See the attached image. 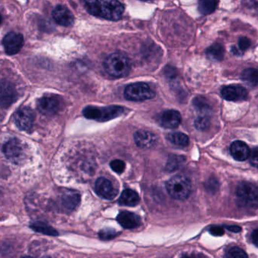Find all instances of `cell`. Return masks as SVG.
Here are the masks:
<instances>
[{
  "label": "cell",
  "instance_id": "cell-1",
  "mask_svg": "<svg viewBox=\"0 0 258 258\" xmlns=\"http://www.w3.org/2000/svg\"><path fill=\"white\" fill-rule=\"evenodd\" d=\"M85 7L90 15L110 21H118L125 12V6L118 1H87Z\"/></svg>",
  "mask_w": 258,
  "mask_h": 258
},
{
  "label": "cell",
  "instance_id": "cell-2",
  "mask_svg": "<svg viewBox=\"0 0 258 258\" xmlns=\"http://www.w3.org/2000/svg\"><path fill=\"white\" fill-rule=\"evenodd\" d=\"M104 67L111 77L120 78L129 74L131 65L129 59L121 53H116L110 55L104 62Z\"/></svg>",
  "mask_w": 258,
  "mask_h": 258
},
{
  "label": "cell",
  "instance_id": "cell-3",
  "mask_svg": "<svg viewBox=\"0 0 258 258\" xmlns=\"http://www.w3.org/2000/svg\"><path fill=\"white\" fill-rule=\"evenodd\" d=\"M124 112L125 108L118 105H111L103 108L90 105L83 110V115L86 118L99 122H105L115 119L121 116Z\"/></svg>",
  "mask_w": 258,
  "mask_h": 258
},
{
  "label": "cell",
  "instance_id": "cell-4",
  "mask_svg": "<svg viewBox=\"0 0 258 258\" xmlns=\"http://www.w3.org/2000/svg\"><path fill=\"white\" fill-rule=\"evenodd\" d=\"M191 189L190 180L183 176H176L167 183V192L174 199H187L191 193Z\"/></svg>",
  "mask_w": 258,
  "mask_h": 258
},
{
  "label": "cell",
  "instance_id": "cell-5",
  "mask_svg": "<svg viewBox=\"0 0 258 258\" xmlns=\"http://www.w3.org/2000/svg\"><path fill=\"white\" fill-rule=\"evenodd\" d=\"M124 96L129 101H142L155 98L156 93L146 83H135L125 88Z\"/></svg>",
  "mask_w": 258,
  "mask_h": 258
},
{
  "label": "cell",
  "instance_id": "cell-6",
  "mask_svg": "<svg viewBox=\"0 0 258 258\" xmlns=\"http://www.w3.org/2000/svg\"><path fill=\"white\" fill-rule=\"evenodd\" d=\"M2 152L6 159L15 164L22 163L25 158V146L18 139H11L4 144Z\"/></svg>",
  "mask_w": 258,
  "mask_h": 258
},
{
  "label": "cell",
  "instance_id": "cell-7",
  "mask_svg": "<svg viewBox=\"0 0 258 258\" xmlns=\"http://www.w3.org/2000/svg\"><path fill=\"white\" fill-rule=\"evenodd\" d=\"M13 120L18 129L28 132L33 128L34 123V113L32 111V108L22 107L15 113Z\"/></svg>",
  "mask_w": 258,
  "mask_h": 258
},
{
  "label": "cell",
  "instance_id": "cell-8",
  "mask_svg": "<svg viewBox=\"0 0 258 258\" xmlns=\"http://www.w3.org/2000/svg\"><path fill=\"white\" fill-rule=\"evenodd\" d=\"M238 198L245 204L256 203L258 199V189L256 186L248 182H242L237 187Z\"/></svg>",
  "mask_w": 258,
  "mask_h": 258
},
{
  "label": "cell",
  "instance_id": "cell-9",
  "mask_svg": "<svg viewBox=\"0 0 258 258\" xmlns=\"http://www.w3.org/2000/svg\"><path fill=\"white\" fill-rule=\"evenodd\" d=\"M2 45L8 55H15L21 50L24 45V37L21 33L9 32L4 36Z\"/></svg>",
  "mask_w": 258,
  "mask_h": 258
},
{
  "label": "cell",
  "instance_id": "cell-10",
  "mask_svg": "<svg viewBox=\"0 0 258 258\" xmlns=\"http://www.w3.org/2000/svg\"><path fill=\"white\" fill-rule=\"evenodd\" d=\"M36 107L39 112L45 116L56 115L59 110L60 104L57 98L54 97H43L38 99Z\"/></svg>",
  "mask_w": 258,
  "mask_h": 258
},
{
  "label": "cell",
  "instance_id": "cell-11",
  "mask_svg": "<svg viewBox=\"0 0 258 258\" xmlns=\"http://www.w3.org/2000/svg\"><path fill=\"white\" fill-rule=\"evenodd\" d=\"M95 191L99 197L108 200L115 198L118 193L112 183L104 177H100L96 182Z\"/></svg>",
  "mask_w": 258,
  "mask_h": 258
},
{
  "label": "cell",
  "instance_id": "cell-12",
  "mask_svg": "<svg viewBox=\"0 0 258 258\" xmlns=\"http://www.w3.org/2000/svg\"><path fill=\"white\" fill-rule=\"evenodd\" d=\"M53 18L55 22L64 27L71 26L74 22V16L68 8L59 5L53 9Z\"/></svg>",
  "mask_w": 258,
  "mask_h": 258
},
{
  "label": "cell",
  "instance_id": "cell-13",
  "mask_svg": "<svg viewBox=\"0 0 258 258\" xmlns=\"http://www.w3.org/2000/svg\"><path fill=\"white\" fill-rule=\"evenodd\" d=\"M221 95L227 101H239L247 98L248 92L241 86H227L221 90Z\"/></svg>",
  "mask_w": 258,
  "mask_h": 258
},
{
  "label": "cell",
  "instance_id": "cell-14",
  "mask_svg": "<svg viewBox=\"0 0 258 258\" xmlns=\"http://www.w3.org/2000/svg\"><path fill=\"white\" fill-rule=\"evenodd\" d=\"M134 142L139 149H149L157 142V136L150 131L140 129L134 133Z\"/></svg>",
  "mask_w": 258,
  "mask_h": 258
},
{
  "label": "cell",
  "instance_id": "cell-15",
  "mask_svg": "<svg viewBox=\"0 0 258 258\" xmlns=\"http://www.w3.org/2000/svg\"><path fill=\"white\" fill-rule=\"evenodd\" d=\"M181 115L176 110H168L161 113L159 118L160 125L167 129H175L181 123Z\"/></svg>",
  "mask_w": 258,
  "mask_h": 258
},
{
  "label": "cell",
  "instance_id": "cell-16",
  "mask_svg": "<svg viewBox=\"0 0 258 258\" xmlns=\"http://www.w3.org/2000/svg\"><path fill=\"white\" fill-rule=\"evenodd\" d=\"M229 151L233 159L239 161H244L250 157L251 152L249 146L242 141H235L232 142Z\"/></svg>",
  "mask_w": 258,
  "mask_h": 258
},
{
  "label": "cell",
  "instance_id": "cell-17",
  "mask_svg": "<svg viewBox=\"0 0 258 258\" xmlns=\"http://www.w3.org/2000/svg\"><path fill=\"white\" fill-rule=\"evenodd\" d=\"M117 221L125 229H133L140 225V218L139 216L128 211L120 213Z\"/></svg>",
  "mask_w": 258,
  "mask_h": 258
},
{
  "label": "cell",
  "instance_id": "cell-18",
  "mask_svg": "<svg viewBox=\"0 0 258 258\" xmlns=\"http://www.w3.org/2000/svg\"><path fill=\"white\" fill-rule=\"evenodd\" d=\"M62 205L64 209L74 210L80 202V194L74 191L66 192L62 196Z\"/></svg>",
  "mask_w": 258,
  "mask_h": 258
},
{
  "label": "cell",
  "instance_id": "cell-19",
  "mask_svg": "<svg viewBox=\"0 0 258 258\" xmlns=\"http://www.w3.org/2000/svg\"><path fill=\"white\" fill-rule=\"evenodd\" d=\"M139 196L137 193L133 190H125L121 194L119 198V203L124 206H135L139 203Z\"/></svg>",
  "mask_w": 258,
  "mask_h": 258
},
{
  "label": "cell",
  "instance_id": "cell-20",
  "mask_svg": "<svg viewBox=\"0 0 258 258\" xmlns=\"http://www.w3.org/2000/svg\"><path fill=\"white\" fill-rule=\"evenodd\" d=\"M1 97L2 106L7 107L13 101L15 98V90L12 86L2 83L1 86Z\"/></svg>",
  "mask_w": 258,
  "mask_h": 258
},
{
  "label": "cell",
  "instance_id": "cell-21",
  "mask_svg": "<svg viewBox=\"0 0 258 258\" xmlns=\"http://www.w3.org/2000/svg\"><path fill=\"white\" fill-rule=\"evenodd\" d=\"M167 138L173 145L178 147H187L190 144L188 136L183 132H172L167 135Z\"/></svg>",
  "mask_w": 258,
  "mask_h": 258
},
{
  "label": "cell",
  "instance_id": "cell-22",
  "mask_svg": "<svg viewBox=\"0 0 258 258\" xmlns=\"http://www.w3.org/2000/svg\"><path fill=\"white\" fill-rule=\"evenodd\" d=\"M242 79L245 84L251 87L258 86V70L255 68H248L242 74Z\"/></svg>",
  "mask_w": 258,
  "mask_h": 258
},
{
  "label": "cell",
  "instance_id": "cell-23",
  "mask_svg": "<svg viewBox=\"0 0 258 258\" xmlns=\"http://www.w3.org/2000/svg\"><path fill=\"white\" fill-rule=\"evenodd\" d=\"M206 54L210 59L216 61H222L224 56V49L222 46L215 43L207 49Z\"/></svg>",
  "mask_w": 258,
  "mask_h": 258
},
{
  "label": "cell",
  "instance_id": "cell-24",
  "mask_svg": "<svg viewBox=\"0 0 258 258\" xmlns=\"http://www.w3.org/2000/svg\"><path fill=\"white\" fill-rule=\"evenodd\" d=\"M31 228L40 233L49 235H58V232L53 227L43 222H35L31 224Z\"/></svg>",
  "mask_w": 258,
  "mask_h": 258
},
{
  "label": "cell",
  "instance_id": "cell-25",
  "mask_svg": "<svg viewBox=\"0 0 258 258\" xmlns=\"http://www.w3.org/2000/svg\"><path fill=\"white\" fill-rule=\"evenodd\" d=\"M218 3L219 2H215V1L202 0L198 2V10L202 15H209L216 9Z\"/></svg>",
  "mask_w": 258,
  "mask_h": 258
},
{
  "label": "cell",
  "instance_id": "cell-26",
  "mask_svg": "<svg viewBox=\"0 0 258 258\" xmlns=\"http://www.w3.org/2000/svg\"><path fill=\"white\" fill-rule=\"evenodd\" d=\"M193 105H194L196 109L201 111V112H206V111H209V105L204 97H198L194 98V99L193 100Z\"/></svg>",
  "mask_w": 258,
  "mask_h": 258
},
{
  "label": "cell",
  "instance_id": "cell-27",
  "mask_svg": "<svg viewBox=\"0 0 258 258\" xmlns=\"http://www.w3.org/2000/svg\"><path fill=\"white\" fill-rule=\"evenodd\" d=\"M226 258H248V255L240 248L233 247L226 252Z\"/></svg>",
  "mask_w": 258,
  "mask_h": 258
},
{
  "label": "cell",
  "instance_id": "cell-28",
  "mask_svg": "<svg viewBox=\"0 0 258 258\" xmlns=\"http://www.w3.org/2000/svg\"><path fill=\"white\" fill-rule=\"evenodd\" d=\"M209 125V120L208 119V118H206L204 116L198 117L194 121V127L198 130H205L206 129H208Z\"/></svg>",
  "mask_w": 258,
  "mask_h": 258
},
{
  "label": "cell",
  "instance_id": "cell-29",
  "mask_svg": "<svg viewBox=\"0 0 258 258\" xmlns=\"http://www.w3.org/2000/svg\"><path fill=\"white\" fill-rule=\"evenodd\" d=\"M110 167L117 173H122L125 171L126 164L121 160H114L110 163Z\"/></svg>",
  "mask_w": 258,
  "mask_h": 258
},
{
  "label": "cell",
  "instance_id": "cell-30",
  "mask_svg": "<svg viewBox=\"0 0 258 258\" xmlns=\"http://www.w3.org/2000/svg\"><path fill=\"white\" fill-rule=\"evenodd\" d=\"M117 232L114 229H103L99 232L100 239L103 240H109V239H114L117 236Z\"/></svg>",
  "mask_w": 258,
  "mask_h": 258
},
{
  "label": "cell",
  "instance_id": "cell-31",
  "mask_svg": "<svg viewBox=\"0 0 258 258\" xmlns=\"http://www.w3.org/2000/svg\"><path fill=\"white\" fill-rule=\"evenodd\" d=\"M183 158L178 157V156H173L169 159L168 163H167V169L169 170H174L175 169L180 166V163L183 161Z\"/></svg>",
  "mask_w": 258,
  "mask_h": 258
},
{
  "label": "cell",
  "instance_id": "cell-32",
  "mask_svg": "<svg viewBox=\"0 0 258 258\" xmlns=\"http://www.w3.org/2000/svg\"><path fill=\"white\" fill-rule=\"evenodd\" d=\"M249 159H250L251 164L253 167L258 168V148H255V149H252Z\"/></svg>",
  "mask_w": 258,
  "mask_h": 258
},
{
  "label": "cell",
  "instance_id": "cell-33",
  "mask_svg": "<svg viewBox=\"0 0 258 258\" xmlns=\"http://www.w3.org/2000/svg\"><path fill=\"white\" fill-rule=\"evenodd\" d=\"M251 46V41L250 39L248 37H241L239 40V50L245 51L249 49Z\"/></svg>",
  "mask_w": 258,
  "mask_h": 258
},
{
  "label": "cell",
  "instance_id": "cell-34",
  "mask_svg": "<svg viewBox=\"0 0 258 258\" xmlns=\"http://www.w3.org/2000/svg\"><path fill=\"white\" fill-rule=\"evenodd\" d=\"M209 231L212 235H216V236H221V235H224V228L219 226H211Z\"/></svg>",
  "mask_w": 258,
  "mask_h": 258
},
{
  "label": "cell",
  "instance_id": "cell-35",
  "mask_svg": "<svg viewBox=\"0 0 258 258\" xmlns=\"http://www.w3.org/2000/svg\"><path fill=\"white\" fill-rule=\"evenodd\" d=\"M226 229H228V230L230 231V232H239L242 231V228L240 226H225Z\"/></svg>",
  "mask_w": 258,
  "mask_h": 258
},
{
  "label": "cell",
  "instance_id": "cell-36",
  "mask_svg": "<svg viewBox=\"0 0 258 258\" xmlns=\"http://www.w3.org/2000/svg\"><path fill=\"white\" fill-rule=\"evenodd\" d=\"M252 242L258 248V229L252 232Z\"/></svg>",
  "mask_w": 258,
  "mask_h": 258
},
{
  "label": "cell",
  "instance_id": "cell-37",
  "mask_svg": "<svg viewBox=\"0 0 258 258\" xmlns=\"http://www.w3.org/2000/svg\"><path fill=\"white\" fill-rule=\"evenodd\" d=\"M31 258V257H24V258Z\"/></svg>",
  "mask_w": 258,
  "mask_h": 258
},
{
  "label": "cell",
  "instance_id": "cell-38",
  "mask_svg": "<svg viewBox=\"0 0 258 258\" xmlns=\"http://www.w3.org/2000/svg\"><path fill=\"white\" fill-rule=\"evenodd\" d=\"M188 258V257H185V258Z\"/></svg>",
  "mask_w": 258,
  "mask_h": 258
},
{
  "label": "cell",
  "instance_id": "cell-39",
  "mask_svg": "<svg viewBox=\"0 0 258 258\" xmlns=\"http://www.w3.org/2000/svg\"></svg>",
  "mask_w": 258,
  "mask_h": 258
}]
</instances>
